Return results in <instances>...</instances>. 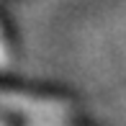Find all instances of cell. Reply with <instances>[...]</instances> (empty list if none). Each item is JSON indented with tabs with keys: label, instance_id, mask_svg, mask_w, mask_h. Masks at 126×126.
<instances>
[{
	"label": "cell",
	"instance_id": "6da1fadb",
	"mask_svg": "<svg viewBox=\"0 0 126 126\" xmlns=\"http://www.w3.org/2000/svg\"><path fill=\"white\" fill-rule=\"evenodd\" d=\"M0 106L16 108L23 113H39V116H64L67 113V108L62 103H47V100L23 98V95H13V93H0Z\"/></svg>",
	"mask_w": 126,
	"mask_h": 126
}]
</instances>
